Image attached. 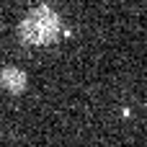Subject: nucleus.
Masks as SVG:
<instances>
[{"label":"nucleus","mask_w":147,"mask_h":147,"mask_svg":"<svg viewBox=\"0 0 147 147\" xmlns=\"http://www.w3.org/2000/svg\"><path fill=\"white\" fill-rule=\"evenodd\" d=\"M59 34V18L49 8H39L28 13L21 23V36L28 44H49Z\"/></svg>","instance_id":"obj_1"},{"label":"nucleus","mask_w":147,"mask_h":147,"mask_svg":"<svg viewBox=\"0 0 147 147\" xmlns=\"http://www.w3.org/2000/svg\"><path fill=\"white\" fill-rule=\"evenodd\" d=\"M0 83H3L8 90L18 93V90H23V85H26V75H23V72H18V70H5V72H3V78H0Z\"/></svg>","instance_id":"obj_2"}]
</instances>
